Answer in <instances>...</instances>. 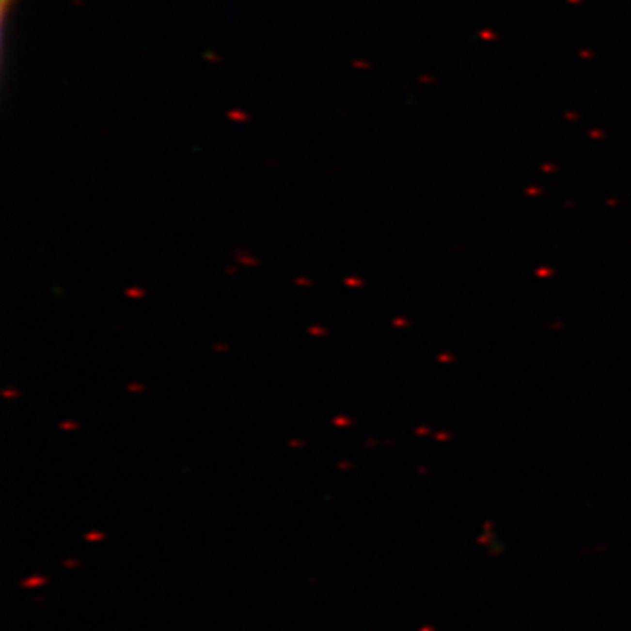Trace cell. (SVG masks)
Segmentation results:
<instances>
[{
	"mask_svg": "<svg viewBox=\"0 0 631 631\" xmlns=\"http://www.w3.org/2000/svg\"><path fill=\"white\" fill-rule=\"evenodd\" d=\"M14 0H0V4H2V16H5L7 14V11H9V5L13 4Z\"/></svg>",
	"mask_w": 631,
	"mask_h": 631,
	"instance_id": "cell-1",
	"label": "cell"
}]
</instances>
